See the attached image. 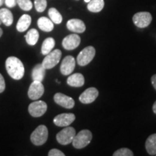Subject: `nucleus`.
<instances>
[{"label": "nucleus", "mask_w": 156, "mask_h": 156, "mask_svg": "<svg viewBox=\"0 0 156 156\" xmlns=\"http://www.w3.org/2000/svg\"><path fill=\"white\" fill-rule=\"evenodd\" d=\"M6 69L9 75L14 80L22 79L25 74V68L23 62L15 56H9L5 62Z\"/></svg>", "instance_id": "1"}, {"label": "nucleus", "mask_w": 156, "mask_h": 156, "mask_svg": "<svg viewBox=\"0 0 156 156\" xmlns=\"http://www.w3.org/2000/svg\"><path fill=\"white\" fill-rule=\"evenodd\" d=\"M93 135L91 132L87 129L82 130L76 134L73 140V145L77 149H82L88 145L92 140Z\"/></svg>", "instance_id": "2"}, {"label": "nucleus", "mask_w": 156, "mask_h": 156, "mask_svg": "<svg viewBox=\"0 0 156 156\" xmlns=\"http://www.w3.org/2000/svg\"><path fill=\"white\" fill-rule=\"evenodd\" d=\"M48 129L45 125H40L30 135V140L35 145H44L48 139Z\"/></svg>", "instance_id": "3"}, {"label": "nucleus", "mask_w": 156, "mask_h": 156, "mask_svg": "<svg viewBox=\"0 0 156 156\" xmlns=\"http://www.w3.org/2000/svg\"><path fill=\"white\" fill-rule=\"evenodd\" d=\"M76 135L75 129L72 126H65L56 134V140L62 145H66L73 142V140Z\"/></svg>", "instance_id": "4"}, {"label": "nucleus", "mask_w": 156, "mask_h": 156, "mask_svg": "<svg viewBox=\"0 0 156 156\" xmlns=\"http://www.w3.org/2000/svg\"><path fill=\"white\" fill-rule=\"evenodd\" d=\"M61 57L62 51L59 49L51 51L44 58V61L42 62V65L46 69H51L59 62Z\"/></svg>", "instance_id": "5"}, {"label": "nucleus", "mask_w": 156, "mask_h": 156, "mask_svg": "<svg viewBox=\"0 0 156 156\" xmlns=\"http://www.w3.org/2000/svg\"><path fill=\"white\" fill-rule=\"evenodd\" d=\"M95 55V49L93 46H87L80 51L77 58V64L80 66H86L94 58Z\"/></svg>", "instance_id": "6"}, {"label": "nucleus", "mask_w": 156, "mask_h": 156, "mask_svg": "<svg viewBox=\"0 0 156 156\" xmlns=\"http://www.w3.org/2000/svg\"><path fill=\"white\" fill-rule=\"evenodd\" d=\"M133 23L138 28H144L147 27L152 22V15L147 12H140L136 13L133 16Z\"/></svg>", "instance_id": "7"}, {"label": "nucleus", "mask_w": 156, "mask_h": 156, "mask_svg": "<svg viewBox=\"0 0 156 156\" xmlns=\"http://www.w3.org/2000/svg\"><path fill=\"white\" fill-rule=\"evenodd\" d=\"M47 111V104L43 101H34L28 106V112L34 117L42 116Z\"/></svg>", "instance_id": "8"}, {"label": "nucleus", "mask_w": 156, "mask_h": 156, "mask_svg": "<svg viewBox=\"0 0 156 156\" xmlns=\"http://www.w3.org/2000/svg\"><path fill=\"white\" fill-rule=\"evenodd\" d=\"M44 93V87L42 82L34 81L30 84L29 87L28 95L31 100H38L42 96Z\"/></svg>", "instance_id": "9"}, {"label": "nucleus", "mask_w": 156, "mask_h": 156, "mask_svg": "<svg viewBox=\"0 0 156 156\" xmlns=\"http://www.w3.org/2000/svg\"><path fill=\"white\" fill-rule=\"evenodd\" d=\"M54 100L58 105L64 107L65 108H73L75 106V101L71 97L63 94L61 93H57L54 95Z\"/></svg>", "instance_id": "10"}, {"label": "nucleus", "mask_w": 156, "mask_h": 156, "mask_svg": "<svg viewBox=\"0 0 156 156\" xmlns=\"http://www.w3.org/2000/svg\"><path fill=\"white\" fill-rule=\"evenodd\" d=\"M98 90L95 87H89L80 95L79 100L81 103L88 104L93 103L98 96Z\"/></svg>", "instance_id": "11"}, {"label": "nucleus", "mask_w": 156, "mask_h": 156, "mask_svg": "<svg viewBox=\"0 0 156 156\" xmlns=\"http://www.w3.org/2000/svg\"><path fill=\"white\" fill-rule=\"evenodd\" d=\"M81 39L77 34H70L62 41V46L67 50H73L79 46Z\"/></svg>", "instance_id": "12"}, {"label": "nucleus", "mask_w": 156, "mask_h": 156, "mask_svg": "<svg viewBox=\"0 0 156 156\" xmlns=\"http://www.w3.org/2000/svg\"><path fill=\"white\" fill-rule=\"evenodd\" d=\"M75 59L73 56H67L62 62L60 71L62 75H69L74 71L75 67Z\"/></svg>", "instance_id": "13"}, {"label": "nucleus", "mask_w": 156, "mask_h": 156, "mask_svg": "<svg viewBox=\"0 0 156 156\" xmlns=\"http://www.w3.org/2000/svg\"><path fill=\"white\" fill-rule=\"evenodd\" d=\"M75 119V116L73 114H61L56 116L54 119V124L58 126H69Z\"/></svg>", "instance_id": "14"}, {"label": "nucleus", "mask_w": 156, "mask_h": 156, "mask_svg": "<svg viewBox=\"0 0 156 156\" xmlns=\"http://www.w3.org/2000/svg\"><path fill=\"white\" fill-rule=\"evenodd\" d=\"M68 30L77 34H82L85 32L86 27L83 20L79 19H71L67 23Z\"/></svg>", "instance_id": "15"}, {"label": "nucleus", "mask_w": 156, "mask_h": 156, "mask_svg": "<svg viewBox=\"0 0 156 156\" xmlns=\"http://www.w3.org/2000/svg\"><path fill=\"white\" fill-rule=\"evenodd\" d=\"M67 84L69 86L80 87L83 86L85 83V78L84 76L80 73H75L70 75L67 78Z\"/></svg>", "instance_id": "16"}, {"label": "nucleus", "mask_w": 156, "mask_h": 156, "mask_svg": "<svg viewBox=\"0 0 156 156\" xmlns=\"http://www.w3.org/2000/svg\"><path fill=\"white\" fill-rule=\"evenodd\" d=\"M46 75V69L42 64H38L34 67L32 71V79L34 81L42 82Z\"/></svg>", "instance_id": "17"}, {"label": "nucleus", "mask_w": 156, "mask_h": 156, "mask_svg": "<svg viewBox=\"0 0 156 156\" xmlns=\"http://www.w3.org/2000/svg\"><path fill=\"white\" fill-rule=\"evenodd\" d=\"M31 23V17L28 15H23L19 19L16 28L19 32H24L29 28Z\"/></svg>", "instance_id": "18"}, {"label": "nucleus", "mask_w": 156, "mask_h": 156, "mask_svg": "<svg viewBox=\"0 0 156 156\" xmlns=\"http://www.w3.org/2000/svg\"><path fill=\"white\" fill-rule=\"evenodd\" d=\"M38 26L45 32H51L54 29V23L46 17H41L38 20Z\"/></svg>", "instance_id": "19"}, {"label": "nucleus", "mask_w": 156, "mask_h": 156, "mask_svg": "<svg viewBox=\"0 0 156 156\" xmlns=\"http://www.w3.org/2000/svg\"><path fill=\"white\" fill-rule=\"evenodd\" d=\"M0 20L6 26H10L13 23L12 13L8 9H0Z\"/></svg>", "instance_id": "20"}, {"label": "nucleus", "mask_w": 156, "mask_h": 156, "mask_svg": "<svg viewBox=\"0 0 156 156\" xmlns=\"http://www.w3.org/2000/svg\"><path fill=\"white\" fill-rule=\"evenodd\" d=\"M146 151L151 155H156V134L148 136L145 142Z\"/></svg>", "instance_id": "21"}, {"label": "nucleus", "mask_w": 156, "mask_h": 156, "mask_svg": "<svg viewBox=\"0 0 156 156\" xmlns=\"http://www.w3.org/2000/svg\"><path fill=\"white\" fill-rule=\"evenodd\" d=\"M87 9L91 12H99L104 7L103 0H90L87 4Z\"/></svg>", "instance_id": "22"}, {"label": "nucleus", "mask_w": 156, "mask_h": 156, "mask_svg": "<svg viewBox=\"0 0 156 156\" xmlns=\"http://www.w3.org/2000/svg\"><path fill=\"white\" fill-rule=\"evenodd\" d=\"M55 46V41L53 38H47L43 42L41 46V53L43 55H47Z\"/></svg>", "instance_id": "23"}, {"label": "nucleus", "mask_w": 156, "mask_h": 156, "mask_svg": "<svg viewBox=\"0 0 156 156\" xmlns=\"http://www.w3.org/2000/svg\"><path fill=\"white\" fill-rule=\"evenodd\" d=\"M26 42L30 46H34L38 42L39 38V34L36 29H30L25 36Z\"/></svg>", "instance_id": "24"}, {"label": "nucleus", "mask_w": 156, "mask_h": 156, "mask_svg": "<svg viewBox=\"0 0 156 156\" xmlns=\"http://www.w3.org/2000/svg\"><path fill=\"white\" fill-rule=\"evenodd\" d=\"M48 16L50 20L55 24H60L62 22V16L59 12L55 8H50L48 10Z\"/></svg>", "instance_id": "25"}, {"label": "nucleus", "mask_w": 156, "mask_h": 156, "mask_svg": "<svg viewBox=\"0 0 156 156\" xmlns=\"http://www.w3.org/2000/svg\"><path fill=\"white\" fill-rule=\"evenodd\" d=\"M17 4L24 11L30 10L33 7V3L30 0H17Z\"/></svg>", "instance_id": "26"}, {"label": "nucleus", "mask_w": 156, "mask_h": 156, "mask_svg": "<svg viewBox=\"0 0 156 156\" xmlns=\"http://www.w3.org/2000/svg\"><path fill=\"white\" fill-rule=\"evenodd\" d=\"M34 5L37 12H43L46 8L47 2H46V0H35Z\"/></svg>", "instance_id": "27"}, {"label": "nucleus", "mask_w": 156, "mask_h": 156, "mask_svg": "<svg viewBox=\"0 0 156 156\" xmlns=\"http://www.w3.org/2000/svg\"><path fill=\"white\" fill-rule=\"evenodd\" d=\"M114 156H133L134 153L129 148L123 147L121 149L118 150V151H115L114 153L113 154Z\"/></svg>", "instance_id": "28"}, {"label": "nucleus", "mask_w": 156, "mask_h": 156, "mask_svg": "<svg viewBox=\"0 0 156 156\" xmlns=\"http://www.w3.org/2000/svg\"><path fill=\"white\" fill-rule=\"evenodd\" d=\"M48 156H64V153L58 149H52L48 152Z\"/></svg>", "instance_id": "29"}, {"label": "nucleus", "mask_w": 156, "mask_h": 156, "mask_svg": "<svg viewBox=\"0 0 156 156\" xmlns=\"http://www.w3.org/2000/svg\"><path fill=\"white\" fill-rule=\"evenodd\" d=\"M5 3L7 7L12 8L16 6L17 0H5Z\"/></svg>", "instance_id": "30"}, {"label": "nucleus", "mask_w": 156, "mask_h": 156, "mask_svg": "<svg viewBox=\"0 0 156 156\" xmlns=\"http://www.w3.org/2000/svg\"><path fill=\"white\" fill-rule=\"evenodd\" d=\"M5 89V81L3 76L0 74V93H2Z\"/></svg>", "instance_id": "31"}, {"label": "nucleus", "mask_w": 156, "mask_h": 156, "mask_svg": "<svg viewBox=\"0 0 156 156\" xmlns=\"http://www.w3.org/2000/svg\"><path fill=\"white\" fill-rule=\"evenodd\" d=\"M151 83L154 88L156 90V75H154L153 77H151Z\"/></svg>", "instance_id": "32"}, {"label": "nucleus", "mask_w": 156, "mask_h": 156, "mask_svg": "<svg viewBox=\"0 0 156 156\" xmlns=\"http://www.w3.org/2000/svg\"><path fill=\"white\" fill-rule=\"evenodd\" d=\"M153 112L156 114V101L155 103H154V104L153 106Z\"/></svg>", "instance_id": "33"}, {"label": "nucleus", "mask_w": 156, "mask_h": 156, "mask_svg": "<svg viewBox=\"0 0 156 156\" xmlns=\"http://www.w3.org/2000/svg\"><path fill=\"white\" fill-rule=\"evenodd\" d=\"M3 34V31H2V29L0 28V38H1V36H2Z\"/></svg>", "instance_id": "34"}, {"label": "nucleus", "mask_w": 156, "mask_h": 156, "mask_svg": "<svg viewBox=\"0 0 156 156\" xmlns=\"http://www.w3.org/2000/svg\"><path fill=\"white\" fill-rule=\"evenodd\" d=\"M4 2H5V0H0V7L3 5Z\"/></svg>", "instance_id": "35"}, {"label": "nucleus", "mask_w": 156, "mask_h": 156, "mask_svg": "<svg viewBox=\"0 0 156 156\" xmlns=\"http://www.w3.org/2000/svg\"><path fill=\"white\" fill-rule=\"evenodd\" d=\"M84 1H85V2H87V3H88V2H90V0H84Z\"/></svg>", "instance_id": "36"}, {"label": "nucleus", "mask_w": 156, "mask_h": 156, "mask_svg": "<svg viewBox=\"0 0 156 156\" xmlns=\"http://www.w3.org/2000/svg\"><path fill=\"white\" fill-rule=\"evenodd\" d=\"M1 23H2V21H1V20H0V25H1Z\"/></svg>", "instance_id": "37"}]
</instances>
